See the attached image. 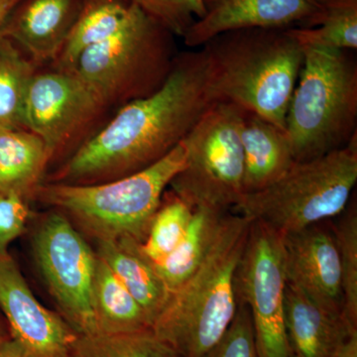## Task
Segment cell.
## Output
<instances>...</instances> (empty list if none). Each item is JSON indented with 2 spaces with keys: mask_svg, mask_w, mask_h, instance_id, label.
Returning a JSON list of instances; mask_svg holds the SVG:
<instances>
[{
  "mask_svg": "<svg viewBox=\"0 0 357 357\" xmlns=\"http://www.w3.org/2000/svg\"><path fill=\"white\" fill-rule=\"evenodd\" d=\"M96 255L109 267L147 314L152 326L166 307L171 294L153 263L132 239L96 241Z\"/></svg>",
  "mask_w": 357,
  "mask_h": 357,
  "instance_id": "18",
  "label": "cell"
},
{
  "mask_svg": "<svg viewBox=\"0 0 357 357\" xmlns=\"http://www.w3.org/2000/svg\"><path fill=\"white\" fill-rule=\"evenodd\" d=\"M192 213L194 208L172 191L164 194L146 238L140 244L147 259L158 264L175 250L189 227Z\"/></svg>",
  "mask_w": 357,
  "mask_h": 357,
  "instance_id": "26",
  "label": "cell"
},
{
  "mask_svg": "<svg viewBox=\"0 0 357 357\" xmlns=\"http://www.w3.org/2000/svg\"><path fill=\"white\" fill-rule=\"evenodd\" d=\"M326 222L282 236L286 281L326 311L342 316L340 251Z\"/></svg>",
  "mask_w": 357,
  "mask_h": 357,
  "instance_id": "13",
  "label": "cell"
},
{
  "mask_svg": "<svg viewBox=\"0 0 357 357\" xmlns=\"http://www.w3.org/2000/svg\"><path fill=\"white\" fill-rule=\"evenodd\" d=\"M285 326L292 356L333 357L352 333L342 314L326 311L307 296L286 285Z\"/></svg>",
  "mask_w": 357,
  "mask_h": 357,
  "instance_id": "16",
  "label": "cell"
},
{
  "mask_svg": "<svg viewBox=\"0 0 357 357\" xmlns=\"http://www.w3.org/2000/svg\"><path fill=\"white\" fill-rule=\"evenodd\" d=\"M206 14L184 35L188 47L204 46L222 33L248 28H310L318 0H204Z\"/></svg>",
  "mask_w": 357,
  "mask_h": 357,
  "instance_id": "14",
  "label": "cell"
},
{
  "mask_svg": "<svg viewBox=\"0 0 357 357\" xmlns=\"http://www.w3.org/2000/svg\"><path fill=\"white\" fill-rule=\"evenodd\" d=\"M10 337V331H9V328H6L3 321L0 319V347H1V344H3L4 342H6V340Z\"/></svg>",
  "mask_w": 357,
  "mask_h": 357,
  "instance_id": "34",
  "label": "cell"
},
{
  "mask_svg": "<svg viewBox=\"0 0 357 357\" xmlns=\"http://www.w3.org/2000/svg\"><path fill=\"white\" fill-rule=\"evenodd\" d=\"M29 211L24 199L15 194L0 195V249L8 246L24 232Z\"/></svg>",
  "mask_w": 357,
  "mask_h": 357,
  "instance_id": "30",
  "label": "cell"
},
{
  "mask_svg": "<svg viewBox=\"0 0 357 357\" xmlns=\"http://www.w3.org/2000/svg\"><path fill=\"white\" fill-rule=\"evenodd\" d=\"M227 213L211 208H195L189 227L177 248L163 261L153 264L170 294L178 290L201 266L220 234Z\"/></svg>",
  "mask_w": 357,
  "mask_h": 357,
  "instance_id": "20",
  "label": "cell"
},
{
  "mask_svg": "<svg viewBox=\"0 0 357 357\" xmlns=\"http://www.w3.org/2000/svg\"><path fill=\"white\" fill-rule=\"evenodd\" d=\"M243 114L232 103H215L183 140L185 164L169 187L194 210L229 213L243 196Z\"/></svg>",
  "mask_w": 357,
  "mask_h": 357,
  "instance_id": "8",
  "label": "cell"
},
{
  "mask_svg": "<svg viewBox=\"0 0 357 357\" xmlns=\"http://www.w3.org/2000/svg\"><path fill=\"white\" fill-rule=\"evenodd\" d=\"M332 229L340 251L342 272V318L351 332H357V213L349 204L338 215Z\"/></svg>",
  "mask_w": 357,
  "mask_h": 357,
  "instance_id": "27",
  "label": "cell"
},
{
  "mask_svg": "<svg viewBox=\"0 0 357 357\" xmlns=\"http://www.w3.org/2000/svg\"><path fill=\"white\" fill-rule=\"evenodd\" d=\"M0 311L11 337L38 357H67L77 333L33 295L8 250L0 249Z\"/></svg>",
  "mask_w": 357,
  "mask_h": 357,
  "instance_id": "12",
  "label": "cell"
},
{
  "mask_svg": "<svg viewBox=\"0 0 357 357\" xmlns=\"http://www.w3.org/2000/svg\"><path fill=\"white\" fill-rule=\"evenodd\" d=\"M310 28H289L301 46L354 51L357 49V0H318Z\"/></svg>",
  "mask_w": 357,
  "mask_h": 357,
  "instance_id": "23",
  "label": "cell"
},
{
  "mask_svg": "<svg viewBox=\"0 0 357 357\" xmlns=\"http://www.w3.org/2000/svg\"><path fill=\"white\" fill-rule=\"evenodd\" d=\"M51 156L46 143L28 129L0 131V195H33Z\"/></svg>",
  "mask_w": 357,
  "mask_h": 357,
  "instance_id": "19",
  "label": "cell"
},
{
  "mask_svg": "<svg viewBox=\"0 0 357 357\" xmlns=\"http://www.w3.org/2000/svg\"><path fill=\"white\" fill-rule=\"evenodd\" d=\"M105 105L74 70L35 73L26 95L25 129L38 135L53 155Z\"/></svg>",
  "mask_w": 357,
  "mask_h": 357,
  "instance_id": "11",
  "label": "cell"
},
{
  "mask_svg": "<svg viewBox=\"0 0 357 357\" xmlns=\"http://www.w3.org/2000/svg\"><path fill=\"white\" fill-rule=\"evenodd\" d=\"M185 164L182 141L153 165L126 177L96 184H40L33 196L76 222L96 241L143 243L166 190Z\"/></svg>",
  "mask_w": 357,
  "mask_h": 357,
  "instance_id": "4",
  "label": "cell"
},
{
  "mask_svg": "<svg viewBox=\"0 0 357 357\" xmlns=\"http://www.w3.org/2000/svg\"><path fill=\"white\" fill-rule=\"evenodd\" d=\"M238 303L236 317L217 344L204 357H259L248 307Z\"/></svg>",
  "mask_w": 357,
  "mask_h": 357,
  "instance_id": "29",
  "label": "cell"
},
{
  "mask_svg": "<svg viewBox=\"0 0 357 357\" xmlns=\"http://www.w3.org/2000/svg\"><path fill=\"white\" fill-rule=\"evenodd\" d=\"M292 357H299V356H292Z\"/></svg>",
  "mask_w": 357,
  "mask_h": 357,
  "instance_id": "35",
  "label": "cell"
},
{
  "mask_svg": "<svg viewBox=\"0 0 357 357\" xmlns=\"http://www.w3.org/2000/svg\"><path fill=\"white\" fill-rule=\"evenodd\" d=\"M129 0H84L83 8L60 53L61 68L70 70L84 51L114 36L126 24Z\"/></svg>",
  "mask_w": 357,
  "mask_h": 357,
  "instance_id": "22",
  "label": "cell"
},
{
  "mask_svg": "<svg viewBox=\"0 0 357 357\" xmlns=\"http://www.w3.org/2000/svg\"><path fill=\"white\" fill-rule=\"evenodd\" d=\"M33 253L62 318L79 335L98 333L93 305L96 252L61 213L47 215L33 236Z\"/></svg>",
  "mask_w": 357,
  "mask_h": 357,
  "instance_id": "9",
  "label": "cell"
},
{
  "mask_svg": "<svg viewBox=\"0 0 357 357\" xmlns=\"http://www.w3.org/2000/svg\"><path fill=\"white\" fill-rule=\"evenodd\" d=\"M288 29L234 30L202 46L218 102L236 105L284 130L304 62L303 47Z\"/></svg>",
  "mask_w": 357,
  "mask_h": 357,
  "instance_id": "2",
  "label": "cell"
},
{
  "mask_svg": "<svg viewBox=\"0 0 357 357\" xmlns=\"http://www.w3.org/2000/svg\"><path fill=\"white\" fill-rule=\"evenodd\" d=\"M84 0H20L0 30V35L20 45L33 60L60 55Z\"/></svg>",
  "mask_w": 357,
  "mask_h": 357,
  "instance_id": "15",
  "label": "cell"
},
{
  "mask_svg": "<svg viewBox=\"0 0 357 357\" xmlns=\"http://www.w3.org/2000/svg\"><path fill=\"white\" fill-rule=\"evenodd\" d=\"M241 137L244 194L260 191L273 184L296 162L286 131L245 110Z\"/></svg>",
  "mask_w": 357,
  "mask_h": 357,
  "instance_id": "17",
  "label": "cell"
},
{
  "mask_svg": "<svg viewBox=\"0 0 357 357\" xmlns=\"http://www.w3.org/2000/svg\"><path fill=\"white\" fill-rule=\"evenodd\" d=\"M302 47L304 62L285 126L296 162L344 148L357 136V64L352 51Z\"/></svg>",
  "mask_w": 357,
  "mask_h": 357,
  "instance_id": "5",
  "label": "cell"
},
{
  "mask_svg": "<svg viewBox=\"0 0 357 357\" xmlns=\"http://www.w3.org/2000/svg\"><path fill=\"white\" fill-rule=\"evenodd\" d=\"M0 357H38L22 342L11 337L0 347Z\"/></svg>",
  "mask_w": 357,
  "mask_h": 357,
  "instance_id": "31",
  "label": "cell"
},
{
  "mask_svg": "<svg viewBox=\"0 0 357 357\" xmlns=\"http://www.w3.org/2000/svg\"><path fill=\"white\" fill-rule=\"evenodd\" d=\"M67 357H181L152 328L77 335Z\"/></svg>",
  "mask_w": 357,
  "mask_h": 357,
  "instance_id": "25",
  "label": "cell"
},
{
  "mask_svg": "<svg viewBox=\"0 0 357 357\" xmlns=\"http://www.w3.org/2000/svg\"><path fill=\"white\" fill-rule=\"evenodd\" d=\"M220 102L203 49L178 54L164 83L126 102L61 169L55 182L96 184L153 165Z\"/></svg>",
  "mask_w": 357,
  "mask_h": 357,
  "instance_id": "1",
  "label": "cell"
},
{
  "mask_svg": "<svg viewBox=\"0 0 357 357\" xmlns=\"http://www.w3.org/2000/svg\"><path fill=\"white\" fill-rule=\"evenodd\" d=\"M286 281L282 236L251 222L237 266V302L248 307L259 357H292L285 326Z\"/></svg>",
  "mask_w": 357,
  "mask_h": 357,
  "instance_id": "10",
  "label": "cell"
},
{
  "mask_svg": "<svg viewBox=\"0 0 357 357\" xmlns=\"http://www.w3.org/2000/svg\"><path fill=\"white\" fill-rule=\"evenodd\" d=\"M20 0H0V30Z\"/></svg>",
  "mask_w": 357,
  "mask_h": 357,
  "instance_id": "33",
  "label": "cell"
},
{
  "mask_svg": "<svg viewBox=\"0 0 357 357\" xmlns=\"http://www.w3.org/2000/svg\"><path fill=\"white\" fill-rule=\"evenodd\" d=\"M172 35L185 32L206 14L204 0H129Z\"/></svg>",
  "mask_w": 357,
  "mask_h": 357,
  "instance_id": "28",
  "label": "cell"
},
{
  "mask_svg": "<svg viewBox=\"0 0 357 357\" xmlns=\"http://www.w3.org/2000/svg\"><path fill=\"white\" fill-rule=\"evenodd\" d=\"M357 182V136L344 148L295 162L273 184L244 194L232 213L283 234L344 213Z\"/></svg>",
  "mask_w": 357,
  "mask_h": 357,
  "instance_id": "6",
  "label": "cell"
},
{
  "mask_svg": "<svg viewBox=\"0 0 357 357\" xmlns=\"http://www.w3.org/2000/svg\"><path fill=\"white\" fill-rule=\"evenodd\" d=\"M176 56L172 34L132 4L121 29L84 51L70 70L107 105L114 98L128 102L156 91L172 69Z\"/></svg>",
  "mask_w": 357,
  "mask_h": 357,
  "instance_id": "7",
  "label": "cell"
},
{
  "mask_svg": "<svg viewBox=\"0 0 357 357\" xmlns=\"http://www.w3.org/2000/svg\"><path fill=\"white\" fill-rule=\"evenodd\" d=\"M93 305L98 333H132L152 328L142 307L100 257L96 259L93 278Z\"/></svg>",
  "mask_w": 357,
  "mask_h": 357,
  "instance_id": "21",
  "label": "cell"
},
{
  "mask_svg": "<svg viewBox=\"0 0 357 357\" xmlns=\"http://www.w3.org/2000/svg\"><path fill=\"white\" fill-rule=\"evenodd\" d=\"M251 220L227 213L201 266L171 294L152 330L181 357H204L236 317V274Z\"/></svg>",
  "mask_w": 357,
  "mask_h": 357,
  "instance_id": "3",
  "label": "cell"
},
{
  "mask_svg": "<svg viewBox=\"0 0 357 357\" xmlns=\"http://www.w3.org/2000/svg\"><path fill=\"white\" fill-rule=\"evenodd\" d=\"M333 357H357V333H352L340 344Z\"/></svg>",
  "mask_w": 357,
  "mask_h": 357,
  "instance_id": "32",
  "label": "cell"
},
{
  "mask_svg": "<svg viewBox=\"0 0 357 357\" xmlns=\"http://www.w3.org/2000/svg\"><path fill=\"white\" fill-rule=\"evenodd\" d=\"M34 75L17 45L0 35V131L25 129L26 95Z\"/></svg>",
  "mask_w": 357,
  "mask_h": 357,
  "instance_id": "24",
  "label": "cell"
}]
</instances>
